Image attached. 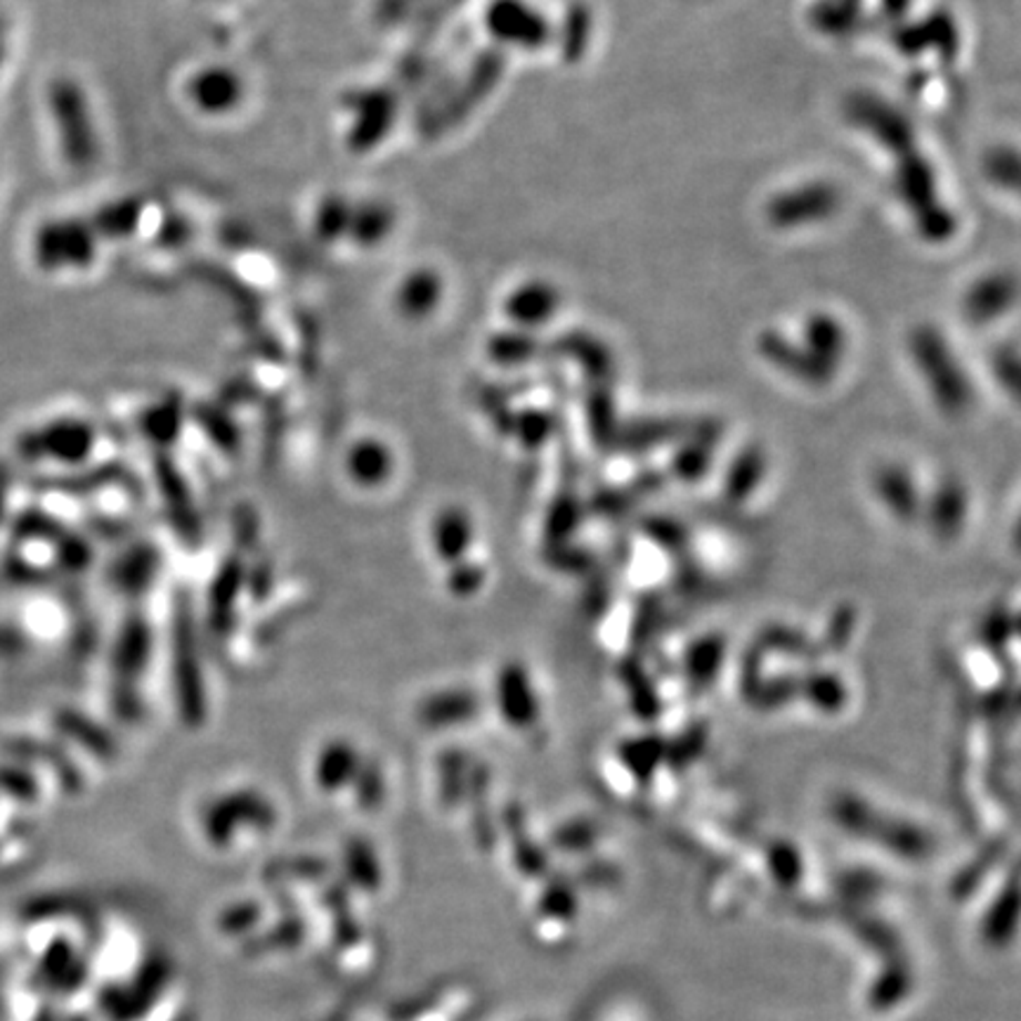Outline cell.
Returning <instances> with one entry per match:
<instances>
[{
    "instance_id": "6da1fadb",
    "label": "cell",
    "mask_w": 1021,
    "mask_h": 1021,
    "mask_svg": "<svg viewBox=\"0 0 1021 1021\" xmlns=\"http://www.w3.org/2000/svg\"><path fill=\"white\" fill-rule=\"evenodd\" d=\"M171 977L173 962L164 956H152L128 986H116V989L102 993V1008L114 1021H135L145 1017L156 998L164 993Z\"/></svg>"
},
{
    "instance_id": "7a4b0ae2",
    "label": "cell",
    "mask_w": 1021,
    "mask_h": 1021,
    "mask_svg": "<svg viewBox=\"0 0 1021 1021\" xmlns=\"http://www.w3.org/2000/svg\"><path fill=\"white\" fill-rule=\"evenodd\" d=\"M837 204V192L831 187H804V192L781 197L771 206V218L776 223H802L816 220L831 214Z\"/></svg>"
},
{
    "instance_id": "3957f363",
    "label": "cell",
    "mask_w": 1021,
    "mask_h": 1021,
    "mask_svg": "<svg viewBox=\"0 0 1021 1021\" xmlns=\"http://www.w3.org/2000/svg\"><path fill=\"white\" fill-rule=\"evenodd\" d=\"M41 972L48 981L60 986V989H76V986H81L79 981L83 979V967L81 962H76L74 948L64 939H55L50 943L41 960Z\"/></svg>"
},
{
    "instance_id": "5b68a950",
    "label": "cell",
    "mask_w": 1021,
    "mask_h": 1021,
    "mask_svg": "<svg viewBox=\"0 0 1021 1021\" xmlns=\"http://www.w3.org/2000/svg\"><path fill=\"white\" fill-rule=\"evenodd\" d=\"M37 1021H55V1019H52V1014L45 1010V1012H41V1014L37 1017Z\"/></svg>"
},
{
    "instance_id": "277c9868",
    "label": "cell",
    "mask_w": 1021,
    "mask_h": 1021,
    "mask_svg": "<svg viewBox=\"0 0 1021 1021\" xmlns=\"http://www.w3.org/2000/svg\"><path fill=\"white\" fill-rule=\"evenodd\" d=\"M1017 293L1014 281L1008 277H991L981 281V287H977L970 298H967V310L974 317V320H989V317L998 314L1010 306V301Z\"/></svg>"
}]
</instances>
